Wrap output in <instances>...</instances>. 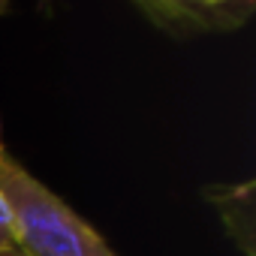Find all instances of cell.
<instances>
[{"instance_id": "6da1fadb", "label": "cell", "mask_w": 256, "mask_h": 256, "mask_svg": "<svg viewBox=\"0 0 256 256\" xmlns=\"http://www.w3.org/2000/svg\"><path fill=\"white\" fill-rule=\"evenodd\" d=\"M0 202L28 256H114L102 235L10 154L0 157Z\"/></svg>"}, {"instance_id": "7a4b0ae2", "label": "cell", "mask_w": 256, "mask_h": 256, "mask_svg": "<svg viewBox=\"0 0 256 256\" xmlns=\"http://www.w3.org/2000/svg\"><path fill=\"white\" fill-rule=\"evenodd\" d=\"M136 10L157 30L175 40H196L244 28L253 18L256 4L253 0H139Z\"/></svg>"}, {"instance_id": "3957f363", "label": "cell", "mask_w": 256, "mask_h": 256, "mask_svg": "<svg viewBox=\"0 0 256 256\" xmlns=\"http://www.w3.org/2000/svg\"><path fill=\"white\" fill-rule=\"evenodd\" d=\"M202 196L220 214V223L235 247L244 256H256V184H211Z\"/></svg>"}, {"instance_id": "277c9868", "label": "cell", "mask_w": 256, "mask_h": 256, "mask_svg": "<svg viewBox=\"0 0 256 256\" xmlns=\"http://www.w3.org/2000/svg\"><path fill=\"white\" fill-rule=\"evenodd\" d=\"M16 244V238H12V226H10V214H6V208H4V202H0V250H6V247H12Z\"/></svg>"}, {"instance_id": "5b68a950", "label": "cell", "mask_w": 256, "mask_h": 256, "mask_svg": "<svg viewBox=\"0 0 256 256\" xmlns=\"http://www.w3.org/2000/svg\"><path fill=\"white\" fill-rule=\"evenodd\" d=\"M0 256H28L18 244H12V247H6V250H0Z\"/></svg>"}, {"instance_id": "8992f818", "label": "cell", "mask_w": 256, "mask_h": 256, "mask_svg": "<svg viewBox=\"0 0 256 256\" xmlns=\"http://www.w3.org/2000/svg\"><path fill=\"white\" fill-rule=\"evenodd\" d=\"M6 154V148H4V126H0V157Z\"/></svg>"}, {"instance_id": "52a82bcc", "label": "cell", "mask_w": 256, "mask_h": 256, "mask_svg": "<svg viewBox=\"0 0 256 256\" xmlns=\"http://www.w3.org/2000/svg\"><path fill=\"white\" fill-rule=\"evenodd\" d=\"M10 10V4H6V0H0V12H6Z\"/></svg>"}]
</instances>
